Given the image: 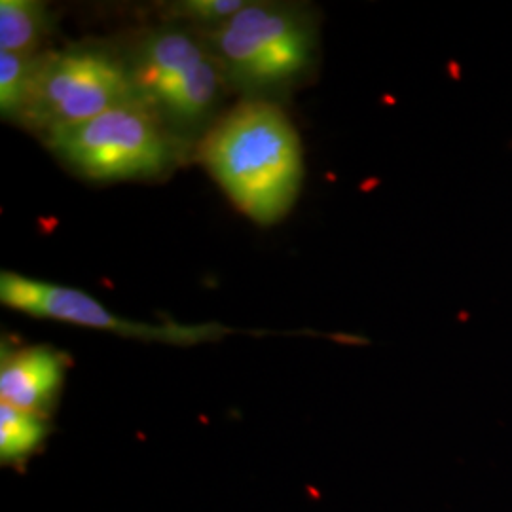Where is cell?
Listing matches in <instances>:
<instances>
[{"label":"cell","instance_id":"obj_9","mask_svg":"<svg viewBox=\"0 0 512 512\" xmlns=\"http://www.w3.org/2000/svg\"><path fill=\"white\" fill-rule=\"evenodd\" d=\"M50 435L46 418L21 412L0 403V461L2 465H21L44 444Z\"/></svg>","mask_w":512,"mask_h":512},{"label":"cell","instance_id":"obj_5","mask_svg":"<svg viewBox=\"0 0 512 512\" xmlns=\"http://www.w3.org/2000/svg\"><path fill=\"white\" fill-rule=\"evenodd\" d=\"M44 143L61 162L93 181L154 179L188 152L141 103L57 129Z\"/></svg>","mask_w":512,"mask_h":512},{"label":"cell","instance_id":"obj_7","mask_svg":"<svg viewBox=\"0 0 512 512\" xmlns=\"http://www.w3.org/2000/svg\"><path fill=\"white\" fill-rule=\"evenodd\" d=\"M67 357L50 346H2L0 401L50 418L65 382Z\"/></svg>","mask_w":512,"mask_h":512},{"label":"cell","instance_id":"obj_2","mask_svg":"<svg viewBox=\"0 0 512 512\" xmlns=\"http://www.w3.org/2000/svg\"><path fill=\"white\" fill-rule=\"evenodd\" d=\"M120 55L139 103L186 150L200 145L230 92L202 35L165 21L141 31Z\"/></svg>","mask_w":512,"mask_h":512},{"label":"cell","instance_id":"obj_6","mask_svg":"<svg viewBox=\"0 0 512 512\" xmlns=\"http://www.w3.org/2000/svg\"><path fill=\"white\" fill-rule=\"evenodd\" d=\"M0 300L10 310L21 311L40 319H52L76 327L105 330L126 338L173 346H196L203 342H217L220 338L236 332L219 323L181 325L131 321L116 315L114 311L107 310L88 293L14 272L0 274Z\"/></svg>","mask_w":512,"mask_h":512},{"label":"cell","instance_id":"obj_1","mask_svg":"<svg viewBox=\"0 0 512 512\" xmlns=\"http://www.w3.org/2000/svg\"><path fill=\"white\" fill-rule=\"evenodd\" d=\"M200 160L243 215L262 226L287 217L304 181L300 137L272 101L245 99L200 143Z\"/></svg>","mask_w":512,"mask_h":512},{"label":"cell","instance_id":"obj_11","mask_svg":"<svg viewBox=\"0 0 512 512\" xmlns=\"http://www.w3.org/2000/svg\"><path fill=\"white\" fill-rule=\"evenodd\" d=\"M38 55L0 52V114L8 122L18 120L29 92Z\"/></svg>","mask_w":512,"mask_h":512},{"label":"cell","instance_id":"obj_8","mask_svg":"<svg viewBox=\"0 0 512 512\" xmlns=\"http://www.w3.org/2000/svg\"><path fill=\"white\" fill-rule=\"evenodd\" d=\"M54 29V16L44 2L2 0L0 2V52L40 55Z\"/></svg>","mask_w":512,"mask_h":512},{"label":"cell","instance_id":"obj_4","mask_svg":"<svg viewBox=\"0 0 512 512\" xmlns=\"http://www.w3.org/2000/svg\"><path fill=\"white\" fill-rule=\"evenodd\" d=\"M139 103L122 55L76 44L38 55L16 124L42 139L103 112Z\"/></svg>","mask_w":512,"mask_h":512},{"label":"cell","instance_id":"obj_10","mask_svg":"<svg viewBox=\"0 0 512 512\" xmlns=\"http://www.w3.org/2000/svg\"><path fill=\"white\" fill-rule=\"evenodd\" d=\"M247 4L249 0H183L167 4L162 12L167 23H177L203 35L219 29Z\"/></svg>","mask_w":512,"mask_h":512},{"label":"cell","instance_id":"obj_3","mask_svg":"<svg viewBox=\"0 0 512 512\" xmlns=\"http://www.w3.org/2000/svg\"><path fill=\"white\" fill-rule=\"evenodd\" d=\"M202 38L230 92L255 101L275 103V97L306 82L319 57V21L302 4L251 0Z\"/></svg>","mask_w":512,"mask_h":512}]
</instances>
